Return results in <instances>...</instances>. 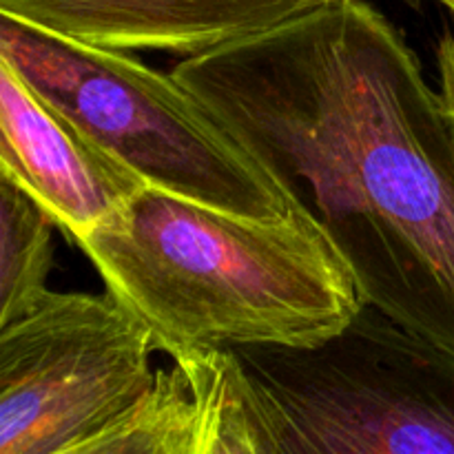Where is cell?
Returning a JSON list of instances; mask_svg holds the SVG:
<instances>
[{"label": "cell", "instance_id": "cell-1", "mask_svg": "<svg viewBox=\"0 0 454 454\" xmlns=\"http://www.w3.org/2000/svg\"><path fill=\"white\" fill-rule=\"evenodd\" d=\"M171 74L315 217L366 304L454 350V129L380 9L331 0Z\"/></svg>", "mask_w": 454, "mask_h": 454}, {"label": "cell", "instance_id": "cell-2", "mask_svg": "<svg viewBox=\"0 0 454 454\" xmlns=\"http://www.w3.org/2000/svg\"><path fill=\"white\" fill-rule=\"evenodd\" d=\"M75 247L167 355L315 344L366 304L304 207L260 220L145 186Z\"/></svg>", "mask_w": 454, "mask_h": 454}, {"label": "cell", "instance_id": "cell-3", "mask_svg": "<svg viewBox=\"0 0 454 454\" xmlns=\"http://www.w3.org/2000/svg\"><path fill=\"white\" fill-rule=\"evenodd\" d=\"M233 350L264 454H454V350L375 306L315 344Z\"/></svg>", "mask_w": 454, "mask_h": 454}, {"label": "cell", "instance_id": "cell-4", "mask_svg": "<svg viewBox=\"0 0 454 454\" xmlns=\"http://www.w3.org/2000/svg\"><path fill=\"white\" fill-rule=\"evenodd\" d=\"M0 58L153 189L260 220L297 207L171 71L7 13H0Z\"/></svg>", "mask_w": 454, "mask_h": 454}, {"label": "cell", "instance_id": "cell-5", "mask_svg": "<svg viewBox=\"0 0 454 454\" xmlns=\"http://www.w3.org/2000/svg\"><path fill=\"white\" fill-rule=\"evenodd\" d=\"M153 333L114 293H53L0 326V454H80L153 380Z\"/></svg>", "mask_w": 454, "mask_h": 454}, {"label": "cell", "instance_id": "cell-6", "mask_svg": "<svg viewBox=\"0 0 454 454\" xmlns=\"http://www.w3.org/2000/svg\"><path fill=\"white\" fill-rule=\"evenodd\" d=\"M0 176L20 186L80 242L129 207L146 184L0 58Z\"/></svg>", "mask_w": 454, "mask_h": 454}, {"label": "cell", "instance_id": "cell-7", "mask_svg": "<svg viewBox=\"0 0 454 454\" xmlns=\"http://www.w3.org/2000/svg\"><path fill=\"white\" fill-rule=\"evenodd\" d=\"M149 388L80 454H264L255 395L233 348L168 353Z\"/></svg>", "mask_w": 454, "mask_h": 454}, {"label": "cell", "instance_id": "cell-8", "mask_svg": "<svg viewBox=\"0 0 454 454\" xmlns=\"http://www.w3.org/2000/svg\"><path fill=\"white\" fill-rule=\"evenodd\" d=\"M326 3L331 0H0V13L93 47L191 58Z\"/></svg>", "mask_w": 454, "mask_h": 454}, {"label": "cell", "instance_id": "cell-9", "mask_svg": "<svg viewBox=\"0 0 454 454\" xmlns=\"http://www.w3.org/2000/svg\"><path fill=\"white\" fill-rule=\"evenodd\" d=\"M53 217L20 186L0 176V326L22 317L49 295Z\"/></svg>", "mask_w": 454, "mask_h": 454}, {"label": "cell", "instance_id": "cell-10", "mask_svg": "<svg viewBox=\"0 0 454 454\" xmlns=\"http://www.w3.org/2000/svg\"><path fill=\"white\" fill-rule=\"evenodd\" d=\"M437 69L439 82H442L443 105H446L448 118H450L454 129V31H448L437 44Z\"/></svg>", "mask_w": 454, "mask_h": 454}, {"label": "cell", "instance_id": "cell-11", "mask_svg": "<svg viewBox=\"0 0 454 454\" xmlns=\"http://www.w3.org/2000/svg\"><path fill=\"white\" fill-rule=\"evenodd\" d=\"M442 3H443V4H446V7H448V9H450V12L454 13V0H442Z\"/></svg>", "mask_w": 454, "mask_h": 454}]
</instances>
